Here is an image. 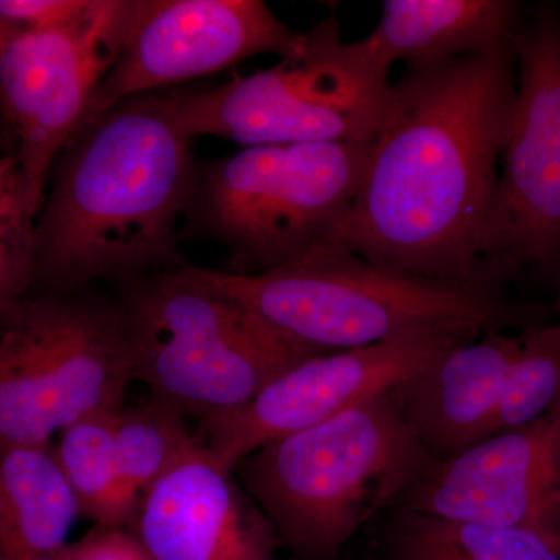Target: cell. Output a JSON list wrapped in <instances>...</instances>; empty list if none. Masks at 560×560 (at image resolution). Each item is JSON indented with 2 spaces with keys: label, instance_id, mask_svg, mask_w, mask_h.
<instances>
[{
  "label": "cell",
  "instance_id": "1",
  "mask_svg": "<svg viewBox=\"0 0 560 560\" xmlns=\"http://www.w3.org/2000/svg\"><path fill=\"white\" fill-rule=\"evenodd\" d=\"M517 83L514 40L405 66L396 109L329 243L418 278L508 289L488 256Z\"/></svg>",
  "mask_w": 560,
  "mask_h": 560
},
{
  "label": "cell",
  "instance_id": "2",
  "mask_svg": "<svg viewBox=\"0 0 560 560\" xmlns=\"http://www.w3.org/2000/svg\"><path fill=\"white\" fill-rule=\"evenodd\" d=\"M190 140L164 91L125 98L80 128L36 224V278L72 291L178 265L176 223L197 167Z\"/></svg>",
  "mask_w": 560,
  "mask_h": 560
},
{
  "label": "cell",
  "instance_id": "3",
  "mask_svg": "<svg viewBox=\"0 0 560 560\" xmlns=\"http://www.w3.org/2000/svg\"><path fill=\"white\" fill-rule=\"evenodd\" d=\"M272 329L319 352L368 348L434 330H523L556 320L552 304L508 289L453 285L390 270L323 243L261 275L206 270Z\"/></svg>",
  "mask_w": 560,
  "mask_h": 560
},
{
  "label": "cell",
  "instance_id": "4",
  "mask_svg": "<svg viewBox=\"0 0 560 560\" xmlns=\"http://www.w3.org/2000/svg\"><path fill=\"white\" fill-rule=\"evenodd\" d=\"M433 463L393 389L268 442L234 471L282 547L300 560H337Z\"/></svg>",
  "mask_w": 560,
  "mask_h": 560
},
{
  "label": "cell",
  "instance_id": "5",
  "mask_svg": "<svg viewBox=\"0 0 560 560\" xmlns=\"http://www.w3.org/2000/svg\"><path fill=\"white\" fill-rule=\"evenodd\" d=\"M119 290L135 381L186 416L237 410L294 364L327 353L272 329L206 268L179 261Z\"/></svg>",
  "mask_w": 560,
  "mask_h": 560
},
{
  "label": "cell",
  "instance_id": "6",
  "mask_svg": "<svg viewBox=\"0 0 560 560\" xmlns=\"http://www.w3.org/2000/svg\"><path fill=\"white\" fill-rule=\"evenodd\" d=\"M374 139L243 147L195 167L187 231L223 246L232 275H261L330 241Z\"/></svg>",
  "mask_w": 560,
  "mask_h": 560
},
{
  "label": "cell",
  "instance_id": "7",
  "mask_svg": "<svg viewBox=\"0 0 560 560\" xmlns=\"http://www.w3.org/2000/svg\"><path fill=\"white\" fill-rule=\"evenodd\" d=\"M176 120L189 138L213 136L243 147L377 138L396 109L388 70L361 40L342 39L327 16L301 49L271 68L234 75L209 91H173Z\"/></svg>",
  "mask_w": 560,
  "mask_h": 560
},
{
  "label": "cell",
  "instance_id": "8",
  "mask_svg": "<svg viewBox=\"0 0 560 560\" xmlns=\"http://www.w3.org/2000/svg\"><path fill=\"white\" fill-rule=\"evenodd\" d=\"M131 381L119 300H22L0 320V451L50 447L70 423L119 410Z\"/></svg>",
  "mask_w": 560,
  "mask_h": 560
},
{
  "label": "cell",
  "instance_id": "9",
  "mask_svg": "<svg viewBox=\"0 0 560 560\" xmlns=\"http://www.w3.org/2000/svg\"><path fill=\"white\" fill-rule=\"evenodd\" d=\"M517 95L500 165L488 271L510 285L560 276V9L545 2L514 38Z\"/></svg>",
  "mask_w": 560,
  "mask_h": 560
},
{
  "label": "cell",
  "instance_id": "10",
  "mask_svg": "<svg viewBox=\"0 0 560 560\" xmlns=\"http://www.w3.org/2000/svg\"><path fill=\"white\" fill-rule=\"evenodd\" d=\"M136 0H92L80 20L40 32L0 31V92L28 191L40 206L47 175L79 130L117 55Z\"/></svg>",
  "mask_w": 560,
  "mask_h": 560
},
{
  "label": "cell",
  "instance_id": "11",
  "mask_svg": "<svg viewBox=\"0 0 560 560\" xmlns=\"http://www.w3.org/2000/svg\"><path fill=\"white\" fill-rule=\"evenodd\" d=\"M478 335L419 331L368 348L308 357L237 410L201 420V441L221 467L234 471L242 459L268 442L318 425L361 401L399 388L442 353Z\"/></svg>",
  "mask_w": 560,
  "mask_h": 560
},
{
  "label": "cell",
  "instance_id": "12",
  "mask_svg": "<svg viewBox=\"0 0 560 560\" xmlns=\"http://www.w3.org/2000/svg\"><path fill=\"white\" fill-rule=\"evenodd\" d=\"M302 43L304 33L283 24L261 0H136L127 38L80 128L132 95L164 91L264 54L290 57Z\"/></svg>",
  "mask_w": 560,
  "mask_h": 560
},
{
  "label": "cell",
  "instance_id": "13",
  "mask_svg": "<svg viewBox=\"0 0 560 560\" xmlns=\"http://www.w3.org/2000/svg\"><path fill=\"white\" fill-rule=\"evenodd\" d=\"M399 510L530 529L560 550V404L528 425L434 460Z\"/></svg>",
  "mask_w": 560,
  "mask_h": 560
},
{
  "label": "cell",
  "instance_id": "14",
  "mask_svg": "<svg viewBox=\"0 0 560 560\" xmlns=\"http://www.w3.org/2000/svg\"><path fill=\"white\" fill-rule=\"evenodd\" d=\"M151 560H279L275 526L205 442L139 501L128 526Z\"/></svg>",
  "mask_w": 560,
  "mask_h": 560
},
{
  "label": "cell",
  "instance_id": "15",
  "mask_svg": "<svg viewBox=\"0 0 560 560\" xmlns=\"http://www.w3.org/2000/svg\"><path fill=\"white\" fill-rule=\"evenodd\" d=\"M522 330H488L459 342L394 389L420 444L434 460L451 459L490 438Z\"/></svg>",
  "mask_w": 560,
  "mask_h": 560
},
{
  "label": "cell",
  "instance_id": "16",
  "mask_svg": "<svg viewBox=\"0 0 560 560\" xmlns=\"http://www.w3.org/2000/svg\"><path fill=\"white\" fill-rule=\"evenodd\" d=\"M525 7L511 0H386L378 24L361 40L388 70L436 65L512 43Z\"/></svg>",
  "mask_w": 560,
  "mask_h": 560
},
{
  "label": "cell",
  "instance_id": "17",
  "mask_svg": "<svg viewBox=\"0 0 560 560\" xmlns=\"http://www.w3.org/2000/svg\"><path fill=\"white\" fill-rule=\"evenodd\" d=\"M79 517L51 447L0 451V560H61Z\"/></svg>",
  "mask_w": 560,
  "mask_h": 560
},
{
  "label": "cell",
  "instance_id": "18",
  "mask_svg": "<svg viewBox=\"0 0 560 560\" xmlns=\"http://www.w3.org/2000/svg\"><path fill=\"white\" fill-rule=\"evenodd\" d=\"M389 551L393 560H560L559 548L530 529L404 510L390 529Z\"/></svg>",
  "mask_w": 560,
  "mask_h": 560
},
{
  "label": "cell",
  "instance_id": "19",
  "mask_svg": "<svg viewBox=\"0 0 560 560\" xmlns=\"http://www.w3.org/2000/svg\"><path fill=\"white\" fill-rule=\"evenodd\" d=\"M186 418L153 396L117 410L114 447L121 492L132 517L147 490L201 447V438L187 430Z\"/></svg>",
  "mask_w": 560,
  "mask_h": 560
},
{
  "label": "cell",
  "instance_id": "20",
  "mask_svg": "<svg viewBox=\"0 0 560 560\" xmlns=\"http://www.w3.org/2000/svg\"><path fill=\"white\" fill-rule=\"evenodd\" d=\"M117 410L94 412L70 423L51 448L79 506L94 526L127 528L132 512L121 492L114 429Z\"/></svg>",
  "mask_w": 560,
  "mask_h": 560
},
{
  "label": "cell",
  "instance_id": "21",
  "mask_svg": "<svg viewBox=\"0 0 560 560\" xmlns=\"http://www.w3.org/2000/svg\"><path fill=\"white\" fill-rule=\"evenodd\" d=\"M560 404V324L522 330V346L508 374L490 438L528 425Z\"/></svg>",
  "mask_w": 560,
  "mask_h": 560
},
{
  "label": "cell",
  "instance_id": "22",
  "mask_svg": "<svg viewBox=\"0 0 560 560\" xmlns=\"http://www.w3.org/2000/svg\"><path fill=\"white\" fill-rule=\"evenodd\" d=\"M14 154H0V320L36 278V213Z\"/></svg>",
  "mask_w": 560,
  "mask_h": 560
},
{
  "label": "cell",
  "instance_id": "23",
  "mask_svg": "<svg viewBox=\"0 0 560 560\" xmlns=\"http://www.w3.org/2000/svg\"><path fill=\"white\" fill-rule=\"evenodd\" d=\"M92 0H0V31L40 32L65 27L90 10Z\"/></svg>",
  "mask_w": 560,
  "mask_h": 560
},
{
  "label": "cell",
  "instance_id": "24",
  "mask_svg": "<svg viewBox=\"0 0 560 560\" xmlns=\"http://www.w3.org/2000/svg\"><path fill=\"white\" fill-rule=\"evenodd\" d=\"M61 560H151L127 528L94 526L79 540L70 541Z\"/></svg>",
  "mask_w": 560,
  "mask_h": 560
},
{
  "label": "cell",
  "instance_id": "25",
  "mask_svg": "<svg viewBox=\"0 0 560 560\" xmlns=\"http://www.w3.org/2000/svg\"><path fill=\"white\" fill-rule=\"evenodd\" d=\"M7 138H11L9 127H7L5 110H3L2 92H0V143ZM13 140V138H11ZM14 142V140H13Z\"/></svg>",
  "mask_w": 560,
  "mask_h": 560
},
{
  "label": "cell",
  "instance_id": "26",
  "mask_svg": "<svg viewBox=\"0 0 560 560\" xmlns=\"http://www.w3.org/2000/svg\"><path fill=\"white\" fill-rule=\"evenodd\" d=\"M556 283H558V293H556V300L552 302V307H555L556 320L560 324V276Z\"/></svg>",
  "mask_w": 560,
  "mask_h": 560
}]
</instances>
